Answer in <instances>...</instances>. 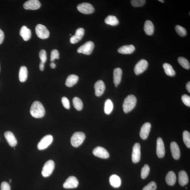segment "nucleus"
<instances>
[{"instance_id":"f257e3e1","label":"nucleus","mask_w":190,"mask_h":190,"mask_svg":"<svg viewBox=\"0 0 190 190\" xmlns=\"http://www.w3.org/2000/svg\"><path fill=\"white\" fill-rule=\"evenodd\" d=\"M30 113L34 117L37 118H41L45 114V108L40 102L35 101L31 106Z\"/></svg>"},{"instance_id":"f03ea898","label":"nucleus","mask_w":190,"mask_h":190,"mask_svg":"<svg viewBox=\"0 0 190 190\" xmlns=\"http://www.w3.org/2000/svg\"><path fill=\"white\" fill-rule=\"evenodd\" d=\"M137 99L135 96L130 95L126 97L123 104V109L125 113H129L135 107L137 103Z\"/></svg>"},{"instance_id":"7ed1b4c3","label":"nucleus","mask_w":190,"mask_h":190,"mask_svg":"<svg viewBox=\"0 0 190 190\" xmlns=\"http://www.w3.org/2000/svg\"><path fill=\"white\" fill-rule=\"evenodd\" d=\"M85 134L83 132H76L72 136L71 142V145L74 147H77L83 142L85 139Z\"/></svg>"},{"instance_id":"20e7f679","label":"nucleus","mask_w":190,"mask_h":190,"mask_svg":"<svg viewBox=\"0 0 190 190\" xmlns=\"http://www.w3.org/2000/svg\"><path fill=\"white\" fill-rule=\"evenodd\" d=\"M95 45L93 42L89 41L81 46L77 50V53H83L84 54L89 55L92 52Z\"/></svg>"},{"instance_id":"39448f33","label":"nucleus","mask_w":190,"mask_h":190,"mask_svg":"<svg viewBox=\"0 0 190 190\" xmlns=\"http://www.w3.org/2000/svg\"><path fill=\"white\" fill-rule=\"evenodd\" d=\"M36 33L38 37L42 39H47L49 36V32L45 26L39 24L35 28Z\"/></svg>"},{"instance_id":"423d86ee","label":"nucleus","mask_w":190,"mask_h":190,"mask_svg":"<svg viewBox=\"0 0 190 190\" xmlns=\"http://www.w3.org/2000/svg\"><path fill=\"white\" fill-rule=\"evenodd\" d=\"M55 168L54 162L49 160L46 162L42 170V174L43 177H47L51 175Z\"/></svg>"},{"instance_id":"0eeeda50","label":"nucleus","mask_w":190,"mask_h":190,"mask_svg":"<svg viewBox=\"0 0 190 190\" xmlns=\"http://www.w3.org/2000/svg\"><path fill=\"white\" fill-rule=\"evenodd\" d=\"M53 137L51 135H47L41 139L37 145L38 149L43 150L46 149L53 141Z\"/></svg>"},{"instance_id":"6e6552de","label":"nucleus","mask_w":190,"mask_h":190,"mask_svg":"<svg viewBox=\"0 0 190 190\" xmlns=\"http://www.w3.org/2000/svg\"><path fill=\"white\" fill-rule=\"evenodd\" d=\"M132 152V159L133 163H136L140 160L141 145L139 143H136L133 145Z\"/></svg>"},{"instance_id":"1a4fd4ad","label":"nucleus","mask_w":190,"mask_h":190,"mask_svg":"<svg viewBox=\"0 0 190 190\" xmlns=\"http://www.w3.org/2000/svg\"><path fill=\"white\" fill-rule=\"evenodd\" d=\"M78 10L85 14H89L93 13L95 9L90 4L83 3L79 4L77 6Z\"/></svg>"},{"instance_id":"9d476101","label":"nucleus","mask_w":190,"mask_h":190,"mask_svg":"<svg viewBox=\"0 0 190 190\" xmlns=\"http://www.w3.org/2000/svg\"><path fill=\"white\" fill-rule=\"evenodd\" d=\"M148 66V62L145 60H141L136 64L134 68L135 73L136 75H139L143 73L147 69Z\"/></svg>"},{"instance_id":"9b49d317","label":"nucleus","mask_w":190,"mask_h":190,"mask_svg":"<svg viewBox=\"0 0 190 190\" xmlns=\"http://www.w3.org/2000/svg\"><path fill=\"white\" fill-rule=\"evenodd\" d=\"M79 185V181L77 178L71 176L66 180L63 183V187L65 189H73L77 188Z\"/></svg>"},{"instance_id":"f8f14e48","label":"nucleus","mask_w":190,"mask_h":190,"mask_svg":"<svg viewBox=\"0 0 190 190\" xmlns=\"http://www.w3.org/2000/svg\"><path fill=\"white\" fill-rule=\"evenodd\" d=\"M93 154L94 155L97 157L103 159H107L110 156L109 152L104 148L101 147H98L93 151Z\"/></svg>"},{"instance_id":"ddd939ff","label":"nucleus","mask_w":190,"mask_h":190,"mask_svg":"<svg viewBox=\"0 0 190 190\" xmlns=\"http://www.w3.org/2000/svg\"><path fill=\"white\" fill-rule=\"evenodd\" d=\"M41 4L37 0H30L24 3L23 7L26 10H36L39 8Z\"/></svg>"},{"instance_id":"4468645a","label":"nucleus","mask_w":190,"mask_h":190,"mask_svg":"<svg viewBox=\"0 0 190 190\" xmlns=\"http://www.w3.org/2000/svg\"><path fill=\"white\" fill-rule=\"evenodd\" d=\"M156 153L159 158L163 157L165 154V145L162 139L160 137L158 138L157 141Z\"/></svg>"},{"instance_id":"2eb2a0df","label":"nucleus","mask_w":190,"mask_h":190,"mask_svg":"<svg viewBox=\"0 0 190 190\" xmlns=\"http://www.w3.org/2000/svg\"><path fill=\"white\" fill-rule=\"evenodd\" d=\"M85 31L83 28H79L76 31L75 35L72 37L70 39L71 43L75 44L80 41L84 35Z\"/></svg>"},{"instance_id":"dca6fc26","label":"nucleus","mask_w":190,"mask_h":190,"mask_svg":"<svg viewBox=\"0 0 190 190\" xmlns=\"http://www.w3.org/2000/svg\"><path fill=\"white\" fill-rule=\"evenodd\" d=\"M95 95L97 97L101 96L103 95L105 89L104 83L101 80H99L96 83L95 85Z\"/></svg>"},{"instance_id":"f3484780","label":"nucleus","mask_w":190,"mask_h":190,"mask_svg":"<svg viewBox=\"0 0 190 190\" xmlns=\"http://www.w3.org/2000/svg\"><path fill=\"white\" fill-rule=\"evenodd\" d=\"M151 128V124L149 123L144 124L141 128L140 136L142 139H147L149 135Z\"/></svg>"},{"instance_id":"a211bd4d","label":"nucleus","mask_w":190,"mask_h":190,"mask_svg":"<svg viewBox=\"0 0 190 190\" xmlns=\"http://www.w3.org/2000/svg\"><path fill=\"white\" fill-rule=\"evenodd\" d=\"M171 149L172 155L174 159H178L180 156V151L178 145L175 142H173L171 144Z\"/></svg>"},{"instance_id":"6ab92c4d","label":"nucleus","mask_w":190,"mask_h":190,"mask_svg":"<svg viewBox=\"0 0 190 190\" xmlns=\"http://www.w3.org/2000/svg\"><path fill=\"white\" fill-rule=\"evenodd\" d=\"M4 136L9 145L11 147H15L16 145L17 142L16 139L10 131L6 132L4 133Z\"/></svg>"},{"instance_id":"aec40b11","label":"nucleus","mask_w":190,"mask_h":190,"mask_svg":"<svg viewBox=\"0 0 190 190\" xmlns=\"http://www.w3.org/2000/svg\"><path fill=\"white\" fill-rule=\"evenodd\" d=\"M113 82L115 85H118L121 83L122 71L119 68H116L113 71Z\"/></svg>"},{"instance_id":"412c9836","label":"nucleus","mask_w":190,"mask_h":190,"mask_svg":"<svg viewBox=\"0 0 190 190\" xmlns=\"http://www.w3.org/2000/svg\"><path fill=\"white\" fill-rule=\"evenodd\" d=\"M20 35L24 41H28L31 39V30L25 26H23L20 31Z\"/></svg>"},{"instance_id":"4be33fe9","label":"nucleus","mask_w":190,"mask_h":190,"mask_svg":"<svg viewBox=\"0 0 190 190\" xmlns=\"http://www.w3.org/2000/svg\"><path fill=\"white\" fill-rule=\"evenodd\" d=\"M135 48L133 45H129L123 46L118 49V51L122 54H130L135 51Z\"/></svg>"},{"instance_id":"5701e85b","label":"nucleus","mask_w":190,"mask_h":190,"mask_svg":"<svg viewBox=\"0 0 190 190\" xmlns=\"http://www.w3.org/2000/svg\"><path fill=\"white\" fill-rule=\"evenodd\" d=\"M109 181L112 186L114 188H118L121 185V180L119 176L116 175H111L110 177Z\"/></svg>"},{"instance_id":"b1692460","label":"nucleus","mask_w":190,"mask_h":190,"mask_svg":"<svg viewBox=\"0 0 190 190\" xmlns=\"http://www.w3.org/2000/svg\"><path fill=\"white\" fill-rule=\"evenodd\" d=\"M179 182L180 185L181 186H185L189 183V177L186 172L185 171H182L179 173Z\"/></svg>"},{"instance_id":"393cba45","label":"nucleus","mask_w":190,"mask_h":190,"mask_svg":"<svg viewBox=\"0 0 190 190\" xmlns=\"http://www.w3.org/2000/svg\"><path fill=\"white\" fill-rule=\"evenodd\" d=\"M144 31L148 35L153 34L154 31V27L151 21L147 20L145 21L144 28Z\"/></svg>"},{"instance_id":"a878e982","label":"nucleus","mask_w":190,"mask_h":190,"mask_svg":"<svg viewBox=\"0 0 190 190\" xmlns=\"http://www.w3.org/2000/svg\"><path fill=\"white\" fill-rule=\"evenodd\" d=\"M177 180V177L173 171H170L168 173L165 177V181L167 184L173 186L175 184Z\"/></svg>"},{"instance_id":"bb28decb","label":"nucleus","mask_w":190,"mask_h":190,"mask_svg":"<svg viewBox=\"0 0 190 190\" xmlns=\"http://www.w3.org/2000/svg\"><path fill=\"white\" fill-rule=\"evenodd\" d=\"M79 77L77 75H69L67 78L65 84L68 87H72L77 83Z\"/></svg>"},{"instance_id":"cd10ccee","label":"nucleus","mask_w":190,"mask_h":190,"mask_svg":"<svg viewBox=\"0 0 190 190\" xmlns=\"http://www.w3.org/2000/svg\"><path fill=\"white\" fill-rule=\"evenodd\" d=\"M28 70L27 68L25 66H22L20 68L19 73V81L21 82H25L27 79Z\"/></svg>"},{"instance_id":"c85d7f7f","label":"nucleus","mask_w":190,"mask_h":190,"mask_svg":"<svg viewBox=\"0 0 190 190\" xmlns=\"http://www.w3.org/2000/svg\"><path fill=\"white\" fill-rule=\"evenodd\" d=\"M105 23L112 26L117 25L119 24V21L115 16L109 15L105 19Z\"/></svg>"},{"instance_id":"c756f323","label":"nucleus","mask_w":190,"mask_h":190,"mask_svg":"<svg viewBox=\"0 0 190 190\" xmlns=\"http://www.w3.org/2000/svg\"><path fill=\"white\" fill-rule=\"evenodd\" d=\"M163 67L165 73L166 75L170 76V77H173L175 75V72L172 66L169 63H165L163 65Z\"/></svg>"},{"instance_id":"7c9ffc66","label":"nucleus","mask_w":190,"mask_h":190,"mask_svg":"<svg viewBox=\"0 0 190 190\" xmlns=\"http://www.w3.org/2000/svg\"><path fill=\"white\" fill-rule=\"evenodd\" d=\"M113 104L111 100L107 99L105 104L104 111L107 115H109L113 111Z\"/></svg>"},{"instance_id":"2f4dec72","label":"nucleus","mask_w":190,"mask_h":190,"mask_svg":"<svg viewBox=\"0 0 190 190\" xmlns=\"http://www.w3.org/2000/svg\"><path fill=\"white\" fill-rule=\"evenodd\" d=\"M73 103L74 107L78 111H80L83 108V103L79 98L75 97L73 100Z\"/></svg>"},{"instance_id":"473e14b6","label":"nucleus","mask_w":190,"mask_h":190,"mask_svg":"<svg viewBox=\"0 0 190 190\" xmlns=\"http://www.w3.org/2000/svg\"><path fill=\"white\" fill-rule=\"evenodd\" d=\"M178 61L180 65L184 69H190V64L188 60L185 58L180 57L178 59Z\"/></svg>"},{"instance_id":"72a5a7b5","label":"nucleus","mask_w":190,"mask_h":190,"mask_svg":"<svg viewBox=\"0 0 190 190\" xmlns=\"http://www.w3.org/2000/svg\"><path fill=\"white\" fill-rule=\"evenodd\" d=\"M184 142L187 148H190V134L189 131H185L183 133Z\"/></svg>"},{"instance_id":"f704fd0d","label":"nucleus","mask_w":190,"mask_h":190,"mask_svg":"<svg viewBox=\"0 0 190 190\" xmlns=\"http://www.w3.org/2000/svg\"><path fill=\"white\" fill-rule=\"evenodd\" d=\"M150 167L148 165H145L142 168L141 172V177L142 179H145L149 175L150 172Z\"/></svg>"},{"instance_id":"c9c22d12","label":"nucleus","mask_w":190,"mask_h":190,"mask_svg":"<svg viewBox=\"0 0 190 190\" xmlns=\"http://www.w3.org/2000/svg\"><path fill=\"white\" fill-rule=\"evenodd\" d=\"M175 31L179 36L181 37H184L187 34V31L185 28L179 25L176 26Z\"/></svg>"},{"instance_id":"e433bc0d","label":"nucleus","mask_w":190,"mask_h":190,"mask_svg":"<svg viewBox=\"0 0 190 190\" xmlns=\"http://www.w3.org/2000/svg\"><path fill=\"white\" fill-rule=\"evenodd\" d=\"M145 0H132L131 3L133 7H141L145 4Z\"/></svg>"},{"instance_id":"4c0bfd02","label":"nucleus","mask_w":190,"mask_h":190,"mask_svg":"<svg viewBox=\"0 0 190 190\" xmlns=\"http://www.w3.org/2000/svg\"><path fill=\"white\" fill-rule=\"evenodd\" d=\"M157 185L155 182L152 181L144 187L143 190H156Z\"/></svg>"},{"instance_id":"58836bf2","label":"nucleus","mask_w":190,"mask_h":190,"mask_svg":"<svg viewBox=\"0 0 190 190\" xmlns=\"http://www.w3.org/2000/svg\"><path fill=\"white\" fill-rule=\"evenodd\" d=\"M59 57V51L56 49L51 51V61L53 62L56 59H58Z\"/></svg>"},{"instance_id":"ea45409f","label":"nucleus","mask_w":190,"mask_h":190,"mask_svg":"<svg viewBox=\"0 0 190 190\" xmlns=\"http://www.w3.org/2000/svg\"><path fill=\"white\" fill-rule=\"evenodd\" d=\"M39 57L41 60V62L45 63L46 61L47 53L45 50H41L39 53Z\"/></svg>"},{"instance_id":"a19ab883","label":"nucleus","mask_w":190,"mask_h":190,"mask_svg":"<svg viewBox=\"0 0 190 190\" xmlns=\"http://www.w3.org/2000/svg\"><path fill=\"white\" fill-rule=\"evenodd\" d=\"M181 99L185 105L189 107H190V97L189 96L184 95L182 96Z\"/></svg>"},{"instance_id":"79ce46f5","label":"nucleus","mask_w":190,"mask_h":190,"mask_svg":"<svg viewBox=\"0 0 190 190\" xmlns=\"http://www.w3.org/2000/svg\"><path fill=\"white\" fill-rule=\"evenodd\" d=\"M61 101L64 107L66 109H69L70 107V105L69 100L66 97H63L62 98Z\"/></svg>"},{"instance_id":"37998d69","label":"nucleus","mask_w":190,"mask_h":190,"mask_svg":"<svg viewBox=\"0 0 190 190\" xmlns=\"http://www.w3.org/2000/svg\"><path fill=\"white\" fill-rule=\"evenodd\" d=\"M10 186L8 183L3 182L1 183V190H10Z\"/></svg>"},{"instance_id":"c03bdc74","label":"nucleus","mask_w":190,"mask_h":190,"mask_svg":"<svg viewBox=\"0 0 190 190\" xmlns=\"http://www.w3.org/2000/svg\"><path fill=\"white\" fill-rule=\"evenodd\" d=\"M4 38V35L3 32L0 29V45L3 43Z\"/></svg>"},{"instance_id":"a18cd8bd","label":"nucleus","mask_w":190,"mask_h":190,"mask_svg":"<svg viewBox=\"0 0 190 190\" xmlns=\"http://www.w3.org/2000/svg\"><path fill=\"white\" fill-rule=\"evenodd\" d=\"M39 68L41 71H43L44 69V63L41 62L39 65Z\"/></svg>"},{"instance_id":"49530a36","label":"nucleus","mask_w":190,"mask_h":190,"mask_svg":"<svg viewBox=\"0 0 190 190\" xmlns=\"http://www.w3.org/2000/svg\"><path fill=\"white\" fill-rule=\"evenodd\" d=\"M186 89L187 90L188 92H189V93H190V82L189 81L187 83L186 86Z\"/></svg>"},{"instance_id":"de8ad7c7","label":"nucleus","mask_w":190,"mask_h":190,"mask_svg":"<svg viewBox=\"0 0 190 190\" xmlns=\"http://www.w3.org/2000/svg\"><path fill=\"white\" fill-rule=\"evenodd\" d=\"M56 66L55 64V63H53V62H52V63H50V66H51V68H52V69H55V68L56 67Z\"/></svg>"},{"instance_id":"09e8293b","label":"nucleus","mask_w":190,"mask_h":190,"mask_svg":"<svg viewBox=\"0 0 190 190\" xmlns=\"http://www.w3.org/2000/svg\"><path fill=\"white\" fill-rule=\"evenodd\" d=\"M158 1L160 2H162V3H163L164 2V1H163V0H159V1Z\"/></svg>"},{"instance_id":"8fccbe9b","label":"nucleus","mask_w":190,"mask_h":190,"mask_svg":"<svg viewBox=\"0 0 190 190\" xmlns=\"http://www.w3.org/2000/svg\"><path fill=\"white\" fill-rule=\"evenodd\" d=\"M115 87H117L118 86V85H115Z\"/></svg>"}]
</instances>
